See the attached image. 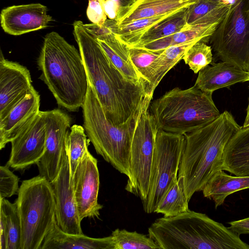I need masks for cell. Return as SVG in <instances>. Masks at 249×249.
<instances>
[{"instance_id":"obj_1","label":"cell","mask_w":249,"mask_h":249,"mask_svg":"<svg viewBox=\"0 0 249 249\" xmlns=\"http://www.w3.org/2000/svg\"><path fill=\"white\" fill-rule=\"evenodd\" d=\"M73 28L88 80L107 118L118 126L139 115L145 103L153 97L148 85L127 79L111 62L82 21H74Z\"/></svg>"},{"instance_id":"obj_2","label":"cell","mask_w":249,"mask_h":249,"mask_svg":"<svg viewBox=\"0 0 249 249\" xmlns=\"http://www.w3.org/2000/svg\"><path fill=\"white\" fill-rule=\"evenodd\" d=\"M241 128L225 110L212 122L184 135L178 179L189 201L196 192L202 191L216 172L222 170L225 147Z\"/></svg>"},{"instance_id":"obj_3","label":"cell","mask_w":249,"mask_h":249,"mask_svg":"<svg viewBox=\"0 0 249 249\" xmlns=\"http://www.w3.org/2000/svg\"><path fill=\"white\" fill-rule=\"evenodd\" d=\"M39 79L47 85L57 104L76 111L85 101L89 87L86 69L79 51L58 33L44 38L37 58Z\"/></svg>"},{"instance_id":"obj_4","label":"cell","mask_w":249,"mask_h":249,"mask_svg":"<svg viewBox=\"0 0 249 249\" xmlns=\"http://www.w3.org/2000/svg\"><path fill=\"white\" fill-rule=\"evenodd\" d=\"M148 232L160 249H249L230 227L190 210L156 219Z\"/></svg>"},{"instance_id":"obj_5","label":"cell","mask_w":249,"mask_h":249,"mask_svg":"<svg viewBox=\"0 0 249 249\" xmlns=\"http://www.w3.org/2000/svg\"><path fill=\"white\" fill-rule=\"evenodd\" d=\"M212 93L194 86L186 89L176 87L150 104V113L159 130L184 135L215 120L220 113Z\"/></svg>"},{"instance_id":"obj_6","label":"cell","mask_w":249,"mask_h":249,"mask_svg":"<svg viewBox=\"0 0 249 249\" xmlns=\"http://www.w3.org/2000/svg\"><path fill=\"white\" fill-rule=\"evenodd\" d=\"M82 108L83 127L96 153L117 171L128 177L132 141L141 112L124 124L118 126L114 124L107 118L89 81Z\"/></svg>"},{"instance_id":"obj_7","label":"cell","mask_w":249,"mask_h":249,"mask_svg":"<svg viewBox=\"0 0 249 249\" xmlns=\"http://www.w3.org/2000/svg\"><path fill=\"white\" fill-rule=\"evenodd\" d=\"M15 202L21 226L20 249H40L56 223L51 182L39 175L22 181Z\"/></svg>"},{"instance_id":"obj_8","label":"cell","mask_w":249,"mask_h":249,"mask_svg":"<svg viewBox=\"0 0 249 249\" xmlns=\"http://www.w3.org/2000/svg\"><path fill=\"white\" fill-rule=\"evenodd\" d=\"M184 135L158 129L156 136L148 193L142 203L144 212L155 213L162 198L177 178L185 145Z\"/></svg>"},{"instance_id":"obj_9","label":"cell","mask_w":249,"mask_h":249,"mask_svg":"<svg viewBox=\"0 0 249 249\" xmlns=\"http://www.w3.org/2000/svg\"><path fill=\"white\" fill-rule=\"evenodd\" d=\"M222 61L249 71V0H237L210 38Z\"/></svg>"},{"instance_id":"obj_10","label":"cell","mask_w":249,"mask_h":249,"mask_svg":"<svg viewBox=\"0 0 249 249\" xmlns=\"http://www.w3.org/2000/svg\"><path fill=\"white\" fill-rule=\"evenodd\" d=\"M151 100L145 103L136 125L130 151L129 176L125 187L126 191L140 197L142 203L148 193L158 130L148 109Z\"/></svg>"},{"instance_id":"obj_11","label":"cell","mask_w":249,"mask_h":249,"mask_svg":"<svg viewBox=\"0 0 249 249\" xmlns=\"http://www.w3.org/2000/svg\"><path fill=\"white\" fill-rule=\"evenodd\" d=\"M45 129V152L36 164L39 175L50 182L57 177L67 145L72 119L60 109L40 111Z\"/></svg>"},{"instance_id":"obj_12","label":"cell","mask_w":249,"mask_h":249,"mask_svg":"<svg viewBox=\"0 0 249 249\" xmlns=\"http://www.w3.org/2000/svg\"><path fill=\"white\" fill-rule=\"evenodd\" d=\"M71 184L80 220L97 218L103 205L98 202L100 185L97 160L87 150L71 178Z\"/></svg>"},{"instance_id":"obj_13","label":"cell","mask_w":249,"mask_h":249,"mask_svg":"<svg viewBox=\"0 0 249 249\" xmlns=\"http://www.w3.org/2000/svg\"><path fill=\"white\" fill-rule=\"evenodd\" d=\"M55 201V216L58 227L64 232L83 234L71 184L67 147L64 151L60 168L55 179L51 182Z\"/></svg>"},{"instance_id":"obj_14","label":"cell","mask_w":249,"mask_h":249,"mask_svg":"<svg viewBox=\"0 0 249 249\" xmlns=\"http://www.w3.org/2000/svg\"><path fill=\"white\" fill-rule=\"evenodd\" d=\"M11 150L6 165L24 171L37 164L45 152V129L40 114L11 142Z\"/></svg>"},{"instance_id":"obj_15","label":"cell","mask_w":249,"mask_h":249,"mask_svg":"<svg viewBox=\"0 0 249 249\" xmlns=\"http://www.w3.org/2000/svg\"><path fill=\"white\" fill-rule=\"evenodd\" d=\"M33 86L29 70L0 55V121L27 95Z\"/></svg>"},{"instance_id":"obj_16","label":"cell","mask_w":249,"mask_h":249,"mask_svg":"<svg viewBox=\"0 0 249 249\" xmlns=\"http://www.w3.org/2000/svg\"><path fill=\"white\" fill-rule=\"evenodd\" d=\"M47 12V6L39 3L8 6L1 11V27L4 32L13 36L45 29L53 20Z\"/></svg>"},{"instance_id":"obj_17","label":"cell","mask_w":249,"mask_h":249,"mask_svg":"<svg viewBox=\"0 0 249 249\" xmlns=\"http://www.w3.org/2000/svg\"><path fill=\"white\" fill-rule=\"evenodd\" d=\"M40 95L33 86L25 97L0 121V149L4 148L39 113Z\"/></svg>"},{"instance_id":"obj_18","label":"cell","mask_w":249,"mask_h":249,"mask_svg":"<svg viewBox=\"0 0 249 249\" xmlns=\"http://www.w3.org/2000/svg\"><path fill=\"white\" fill-rule=\"evenodd\" d=\"M249 81V71L222 61L201 70L194 86L203 91L213 93L218 89Z\"/></svg>"},{"instance_id":"obj_19","label":"cell","mask_w":249,"mask_h":249,"mask_svg":"<svg viewBox=\"0 0 249 249\" xmlns=\"http://www.w3.org/2000/svg\"><path fill=\"white\" fill-rule=\"evenodd\" d=\"M115 249L110 235L103 238H92L83 234H70L54 225L43 241L40 249Z\"/></svg>"},{"instance_id":"obj_20","label":"cell","mask_w":249,"mask_h":249,"mask_svg":"<svg viewBox=\"0 0 249 249\" xmlns=\"http://www.w3.org/2000/svg\"><path fill=\"white\" fill-rule=\"evenodd\" d=\"M197 0H136L130 7L121 11L117 24L135 20L166 15L188 7Z\"/></svg>"},{"instance_id":"obj_21","label":"cell","mask_w":249,"mask_h":249,"mask_svg":"<svg viewBox=\"0 0 249 249\" xmlns=\"http://www.w3.org/2000/svg\"><path fill=\"white\" fill-rule=\"evenodd\" d=\"M222 170L238 176H249V126L231 138L223 154Z\"/></svg>"},{"instance_id":"obj_22","label":"cell","mask_w":249,"mask_h":249,"mask_svg":"<svg viewBox=\"0 0 249 249\" xmlns=\"http://www.w3.org/2000/svg\"><path fill=\"white\" fill-rule=\"evenodd\" d=\"M96 38L111 62L127 79L138 84H148L135 69L126 44L120 40L113 33Z\"/></svg>"},{"instance_id":"obj_23","label":"cell","mask_w":249,"mask_h":249,"mask_svg":"<svg viewBox=\"0 0 249 249\" xmlns=\"http://www.w3.org/2000/svg\"><path fill=\"white\" fill-rule=\"evenodd\" d=\"M249 189V176H232L220 170L210 178L202 190L204 197L213 199L216 209L229 195Z\"/></svg>"},{"instance_id":"obj_24","label":"cell","mask_w":249,"mask_h":249,"mask_svg":"<svg viewBox=\"0 0 249 249\" xmlns=\"http://www.w3.org/2000/svg\"><path fill=\"white\" fill-rule=\"evenodd\" d=\"M219 24L188 26L169 36L155 40L140 47L151 51L163 50L173 45L193 40L206 42L210 39Z\"/></svg>"},{"instance_id":"obj_25","label":"cell","mask_w":249,"mask_h":249,"mask_svg":"<svg viewBox=\"0 0 249 249\" xmlns=\"http://www.w3.org/2000/svg\"><path fill=\"white\" fill-rule=\"evenodd\" d=\"M231 6L212 0H197L187 7V25L219 24Z\"/></svg>"},{"instance_id":"obj_26","label":"cell","mask_w":249,"mask_h":249,"mask_svg":"<svg viewBox=\"0 0 249 249\" xmlns=\"http://www.w3.org/2000/svg\"><path fill=\"white\" fill-rule=\"evenodd\" d=\"M187 7L181 9L149 28L134 47H140L155 40L169 36L187 27Z\"/></svg>"},{"instance_id":"obj_27","label":"cell","mask_w":249,"mask_h":249,"mask_svg":"<svg viewBox=\"0 0 249 249\" xmlns=\"http://www.w3.org/2000/svg\"><path fill=\"white\" fill-rule=\"evenodd\" d=\"M0 219L4 223L7 239L6 249H20L21 226L16 203L0 198Z\"/></svg>"},{"instance_id":"obj_28","label":"cell","mask_w":249,"mask_h":249,"mask_svg":"<svg viewBox=\"0 0 249 249\" xmlns=\"http://www.w3.org/2000/svg\"><path fill=\"white\" fill-rule=\"evenodd\" d=\"M131 61L142 78L149 85L152 93L155 90L156 61L163 50L151 51L141 47L128 46Z\"/></svg>"},{"instance_id":"obj_29","label":"cell","mask_w":249,"mask_h":249,"mask_svg":"<svg viewBox=\"0 0 249 249\" xmlns=\"http://www.w3.org/2000/svg\"><path fill=\"white\" fill-rule=\"evenodd\" d=\"M189 202L182 184L177 178L162 198L155 213L165 217L176 216L189 210Z\"/></svg>"},{"instance_id":"obj_30","label":"cell","mask_w":249,"mask_h":249,"mask_svg":"<svg viewBox=\"0 0 249 249\" xmlns=\"http://www.w3.org/2000/svg\"><path fill=\"white\" fill-rule=\"evenodd\" d=\"M199 41L193 40L171 46L163 50L156 61L154 89L165 74L183 58L187 50Z\"/></svg>"},{"instance_id":"obj_31","label":"cell","mask_w":249,"mask_h":249,"mask_svg":"<svg viewBox=\"0 0 249 249\" xmlns=\"http://www.w3.org/2000/svg\"><path fill=\"white\" fill-rule=\"evenodd\" d=\"M83 126L74 124L70 128L67 147L69 154L71 178L85 153L88 150L90 140Z\"/></svg>"},{"instance_id":"obj_32","label":"cell","mask_w":249,"mask_h":249,"mask_svg":"<svg viewBox=\"0 0 249 249\" xmlns=\"http://www.w3.org/2000/svg\"><path fill=\"white\" fill-rule=\"evenodd\" d=\"M115 249H160L159 246L149 236L136 231L117 229L112 231Z\"/></svg>"},{"instance_id":"obj_33","label":"cell","mask_w":249,"mask_h":249,"mask_svg":"<svg viewBox=\"0 0 249 249\" xmlns=\"http://www.w3.org/2000/svg\"><path fill=\"white\" fill-rule=\"evenodd\" d=\"M182 59L195 73L211 63L213 60L212 48L205 42L195 43L186 52Z\"/></svg>"},{"instance_id":"obj_34","label":"cell","mask_w":249,"mask_h":249,"mask_svg":"<svg viewBox=\"0 0 249 249\" xmlns=\"http://www.w3.org/2000/svg\"><path fill=\"white\" fill-rule=\"evenodd\" d=\"M19 178L7 165L0 167V198L10 197L18 192Z\"/></svg>"},{"instance_id":"obj_35","label":"cell","mask_w":249,"mask_h":249,"mask_svg":"<svg viewBox=\"0 0 249 249\" xmlns=\"http://www.w3.org/2000/svg\"><path fill=\"white\" fill-rule=\"evenodd\" d=\"M88 1L86 13L89 20L92 23L103 26L107 19L103 0H88Z\"/></svg>"},{"instance_id":"obj_36","label":"cell","mask_w":249,"mask_h":249,"mask_svg":"<svg viewBox=\"0 0 249 249\" xmlns=\"http://www.w3.org/2000/svg\"><path fill=\"white\" fill-rule=\"evenodd\" d=\"M230 228L238 235L249 234V217L228 223Z\"/></svg>"},{"instance_id":"obj_37","label":"cell","mask_w":249,"mask_h":249,"mask_svg":"<svg viewBox=\"0 0 249 249\" xmlns=\"http://www.w3.org/2000/svg\"><path fill=\"white\" fill-rule=\"evenodd\" d=\"M103 5L105 14L108 19L117 21L119 12L117 5L111 0H103Z\"/></svg>"},{"instance_id":"obj_38","label":"cell","mask_w":249,"mask_h":249,"mask_svg":"<svg viewBox=\"0 0 249 249\" xmlns=\"http://www.w3.org/2000/svg\"><path fill=\"white\" fill-rule=\"evenodd\" d=\"M114 1L119 8V12L131 6L136 0H111Z\"/></svg>"},{"instance_id":"obj_39","label":"cell","mask_w":249,"mask_h":249,"mask_svg":"<svg viewBox=\"0 0 249 249\" xmlns=\"http://www.w3.org/2000/svg\"><path fill=\"white\" fill-rule=\"evenodd\" d=\"M225 5L231 6L235 3L237 0H212Z\"/></svg>"},{"instance_id":"obj_40","label":"cell","mask_w":249,"mask_h":249,"mask_svg":"<svg viewBox=\"0 0 249 249\" xmlns=\"http://www.w3.org/2000/svg\"><path fill=\"white\" fill-rule=\"evenodd\" d=\"M249 126V98L248 106L247 108V114L245 118V120L243 125V127H246Z\"/></svg>"}]
</instances>
